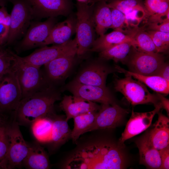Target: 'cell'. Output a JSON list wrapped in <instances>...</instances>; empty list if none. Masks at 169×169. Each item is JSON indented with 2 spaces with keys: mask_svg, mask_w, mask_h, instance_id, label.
I'll return each mask as SVG.
<instances>
[{
  "mask_svg": "<svg viewBox=\"0 0 169 169\" xmlns=\"http://www.w3.org/2000/svg\"><path fill=\"white\" fill-rule=\"evenodd\" d=\"M126 158L124 144L108 139L86 142L79 146L68 158L65 169H121L125 168Z\"/></svg>",
  "mask_w": 169,
  "mask_h": 169,
  "instance_id": "6da1fadb",
  "label": "cell"
},
{
  "mask_svg": "<svg viewBox=\"0 0 169 169\" xmlns=\"http://www.w3.org/2000/svg\"><path fill=\"white\" fill-rule=\"evenodd\" d=\"M60 99L59 93L49 86L22 99L14 119L19 125H31L39 118L52 115L54 104Z\"/></svg>",
  "mask_w": 169,
  "mask_h": 169,
  "instance_id": "7a4b0ae2",
  "label": "cell"
},
{
  "mask_svg": "<svg viewBox=\"0 0 169 169\" xmlns=\"http://www.w3.org/2000/svg\"><path fill=\"white\" fill-rule=\"evenodd\" d=\"M11 70L16 76L21 89L22 99L51 86L40 68L24 60L11 51Z\"/></svg>",
  "mask_w": 169,
  "mask_h": 169,
  "instance_id": "3957f363",
  "label": "cell"
},
{
  "mask_svg": "<svg viewBox=\"0 0 169 169\" xmlns=\"http://www.w3.org/2000/svg\"><path fill=\"white\" fill-rule=\"evenodd\" d=\"M94 8L87 3L79 2L77 5L76 38L77 54H84L89 50L95 40V25L93 17Z\"/></svg>",
  "mask_w": 169,
  "mask_h": 169,
  "instance_id": "277c9868",
  "label": "cell"
},
{
  "mask_svg": "<svg viewBox=\"0 0 169 169\" xmlns=\"http://www.w3.org/2000/svg\"><path fill=\"white\" fill-rule=\"evenodd\" d=\"M9 145L6 157L1 169H12L19 168L23 165L31 146L24 139L20 131L19 125L14 119L8 124Z\"/></svg>",
  "mask_w": 169,
  "mask_h": 169,
  "instance_id": "5b68a950",
  "label": "cell"
},
{
  "mask_svg": "<svg viewBox=\"0 0 169 169\" xmlns=\"http://www.w3.org/2000/svg\"><path fill=\"white\" fill-rule=\"evenodd\" d=\"M114 89L121 93L133 105L147 104L156 107L160 102L156 94H151L142 82L130 76L123 78H116L114 81Z\"/></svg>",
  "mask_w": 169,
  "mask_h": 169,
  "instance_id": "8992f818",
  "label": "cell"
},
{
  "mask_svg": "<svg viewBox=\"0 0 169 169\" xmlns=\"http://www.w3.org/2000/svg\"><path fill=\"white\" fill-rule=\"evenodd\" d=\"M22 99L17 78L10 69L0 78V116L3 119L8 115L13 114L14 116Z\"/></svg>",
  "mask_w": 169,
  "mask_h": 169,
  "instance_id": "52a82bcc",
  "label": "cell"
},
{
  "mask_svg": "<svg viewBox=\"0 0 169 169\" xmlns=\"http://www.w3.org/2000/svg\"><path fill=\"white\" fill-rule=\"evenodd\" d=\"M13 8L10 15V24L6 45L11 44L24 35L33 18L28 0H10Z\"/></svg>",
  "mask_w": 169,
  "mask_h": 169,
  "instance_id": "ba28073f",
  "label": "cell"
},
{
  "mask_svg": "<svg viewBox=\"0 0 169 169\" xmlns=\"http://www.w3.org/2000/svg\"><path fill=\"white\" fill-rule=\"evenodd\" d=\"M164 62V58L161 53L145 52L133 46L125 64L130 71L153 75H156Z\"/></svg>",
  "mask_w": 169,
  "mask_h": 169,
  "instance_id": "9c48e42d",
  "label": "cell"
},
{
  "mask_svg": "<svg viewBox=\"0 0 169 169\" xmlns=\"http://www.w3.org/2000/svg\"><path fill=\"white\" fill-rule=\"evenodd\" d=\"M73 96L84 100L102 104L113 105L116 103L110 90L105 87L85 84L74 80L65 87Z\"/></svg>",
  "mask_w": 169,
  "mask_h": 169,
  "instance_id": "30bf717a",
  "label": "cell"
},
{
  "mask_svg": "<svg viewBox=\"0 0 169 169\" xmlns=\"http://www.w3.org/2000/svg\"><path fill=\"white\" fill-rule=\"evenodd\" d=\"M128 113L127 110L116 103L102 104L94 122L84 133L99 129L115 128L120 125Z\"/></svg>",
  "mask_w": 169,
  "mask_h": 169,
  "instance_id": "8fae6325",
  "label": "cell"
},
{
  "mask_svg": "<svg viewBox=\"0 0 169 169\" xmlns=\"http://www.w3.org/2000/svg\"><path fill=\"white\" fill-rule=\"evenodd\" d=\"M55 17H50L42 22L31 23L17 49L20 51L41 47L56 24Z\"/></svg>",
  "mask_w": 169,
  "mask_h": 169,
  "instance_id": "7c38bea8",
  "label": "cell"
},
{
  "mask_svg": "<svg viewBox=\"0 0 169 169\" xmlns=\"http://www.w3.org/2000/svg\"><path fill=\"white\" fill-rule=\"evenodd\" d=\"M76 48H77V44L75 38L63 44L51 47H42L29 55L22 58L28 63L40 68L56 58Z\"/></svg>",
  "mask_w": 169,
  "mask_h": 169,
  "instance_id": "4fadbf2b",
  "label": "cell"
},
{
  "mask_svg": "<svg viewBox=\"0 0 169 169\" xmlns=\"http://www.w3.org/2000/svg\"><path fill=\"white\" fill-rule=\"evenodd\" d=\"M33 18L55 17L69 14L71 6L68 0H28Z\"/></svg>",
  "mask_w": 169,
  "mask_h": 169,
  "instance_id": "5bb4252c",
  "label": "cell"
},
{
  "mask_svg": "<svg viewBox=\"0 0 169 169\" xmlns=\"http://www.w3.org/2000/svg\"><path fill=\"white\" fill-rule=\"evenodd\" d=\"M151 111L137 112L132 111L131 116L119 140V142L124 144L126 140L146 130L151 125L155 114L160 111L162 106L160 103Z\"/></svg>",
  "mask_w": 169,
  "mask_h": 169,
  "instance_id": "9a60e30c",
  "label": "cell"
},
{
  "mask_svg": "<svg viewBox=\"0 0 169 169\" xmlns=\"http://www.w3.org/2000/svg\"><path fill=\"white\" fill-rule=\"evenodd\" d=\"M77 50L74 49L44 65V75L49 84L59 81L66 75L73 64Z\"/></svg>",
  "mask_w": 169,
  "mask_h": 169,
  "instance_id": "2e32d148",
  "label": "cell"
},
{
  "mask_svg": "<svg viewBox=\"0 0 169 169\" xmlns=\"http://www.w3.org/2000/svg\"><path fill=\"white\" fill-rule=\"evenodd\" d=\"M113 72L101 63L93 62L83 69L74 80L84 84L105 87L108 75Z\"/></svg>",
  "mask_w": 169,
  "mask_h": 169,
  "instance_id": "e0dca14e",
  "label": "cell"
},
{
  "mask_svg": "<svg viewBox=\"0 0 169 169\" xmlns=\"http://www.w3.org/2000/svg\"><path fill=\"white\" fill-rule=\"evenodd\" d=\"M61 106L66 114L65 120L67 121L83 114L98 111L101 107L96 103L67 95L63 97Z\"/></svg>",
  "mask_w": 169,
  "mask_h": 169,
  "instance_id": "ac0fdd59",
  "label": "cell"
},
{
  "mask_svg": "<svg viewBox=\"0 0 169 169\" xmlns=\"http://www.w3.org/2000/svg\"><path fill=\"white\" fill-rule=\"evenodd\" d=\"M140 155V164L150 169H160L161 162L159 151L152 145L147 131L136 141Z\"/></svg>",
  "mask_w": 169,
  "mask_h": 169,
  "instance_id": "d6986e66",
  "label": "cell"
},
{
  "mask_svg": "<svg viewBox=\"0 0 169 169\" xmlns=\"http://www.w3.org/2000/svg\"><path fill=\"white\" fill-rule=\"evenodd\" d=\"M76 25V19L72 17L55 24L41 47L51 44H61L68 42L75 32Z\"/></svg>",
  "mask_w": 169,
  "mask_h": 169,
  "instance_id": "ffe728a7",
  "label": "cell"
},
{
  "mask_svg": "<svg viewBox=\"0 0 169 169\" xmlns=\"http://www.w3.org/2000/svg\"><path fill=\"white\" fill-rule=\"evenodd\" d=\"M157 114V120L148 132L150 141L159 151L169 145V119L160 111Z\"/></svg>",
  "mask_w": 169,
  "mask_h": 169,
  "instance_id": "44dd1931",
  "label": "cell"
},
{
  "mask_svg": "<svg viewBox=\"0 0 169 169\" xmlns=\"http://www.w3.org/2000/svg\"><path fill=\"white\" fill-rule=\"evenodd\" d=\"M115 71L123 73L125 75L130 76L146 85L156 92L168 94L169 93V82L156 75H145L127 70L116 65Z\"/></svg>",
  "mask_w": 169,
  "mask_h": 169,
  "instance_id": "7402d4cb",
  "label": "cell"
},
{
  "mask_svg": "<svg viewBox=\"0 0 169 169\" xmlns=\"http://www.w3.org/2000/svg\"><path fill=\"white\" fill-rule=\"evenodd\" d=\"M127 41H131L134 43L133 38L130 34L114 30L108 34L100 36L99 38L95 39L89 51L100 52Z\"/></svg>",
  "mask_w": 169,
  "mask_h": 169,
  "instance_id": "603a6c76",
  "label": "cell"
},
{
  "mask_svg": "<svg viewBox=\"0 0 169 169\" xmlns=\"http://www.w3.org/2000/svg\"><path fill=\"white\" fill-rule=\"evenodd\" d=\"M94 8L93 17L95 32L100 36L105 34L112 25L111 9L106 1H100Z\"/></svg>",
  "mask_w": 169,
  "mask_h": 169,
  "instance_id": "cb8c5ba5",
  "label": "cell"
},
{
  "mask_svg": "<svg viewBox=\"0 0 169 169\" xmlns=\"http://www.w3.org/2000/svg\"><path fill=\"white\" fill-rule=\"evenodd\" d=\"M23 165L26 168L29 169L49 168V160L44 148L38 145L31 146Z\"/></svg>",
  "mask_w": 169,
  "mask_h": 169,
  "instance_id": "d4e9b609",
  "label": "cell"
},
{
  "mask_svg": "<svg viewBox=\"0 0 169 169\" xmlns=\"http://www.w3.org/2000/svg\"><path fill=\"white\" fill-rule=\"evenodd\" d=\"M133 46V42H124L100 52V57L104 59L112 60L115 62L125 64Z\"/></svg>",
  "mask_w": 169,
  "mask_h": 169,
  "instance_id": "484cf974",
  "label": "cell"
},
{
  "mask_svg": "<svg viewBox=\"0 0 169 169\" xmlns=\"http://www.w3.org/2000/svg\"><path fill=\"white\" fill-rule=\"evenodd\" d=\"M128 33L133 38L134 47L145 52L158 53L151 37L144 29L138 27L131 29Z\"/></svg>",
  "mask_w": 169,
  "mask_h": 169,
  "instance_id": "4316f807",
  "label": "cell"
},
{
  "mask_svg": "<svg viewBox=\"0 0 169 169\" xmlns=\"http://www.w3.org/2000/svg\"><path fill=\"white\" fill-rule=\"evenodd\" d=\"M53 126L50 142L53 148L64 143L70 136L71 131L65 120L57 118L53 120Z\"/></svg>",
  "mask_w": 169,
  "mask_h": 169,
  "instance_id": "83f0119b",
  "label": "cell"
},
{
  "mask_svg": "<svg viewBox=\"0 0 169 169\" xmlns=\"http://www.w3.org/2000/svg\"><path fill=\"white\" fill-rule=\"evenodd\" d=\"M49 116L39 118L31 124L34 137L41 142H49L51 138L53 119Z\"/></svg>",
  "mask_w": 169,
  "mask_h": 169,
  "instance_id": "f1b7e54d",
  "label": "cell"
},
{
  "mask_svg": "<svg viewBox=\"0 0 169 169\" xmlns=\"http://www.w3.org/2000/svg\"><path fill=\"white\" fill-rule=\"evenodd\" d=\"M97 112L87 113L73 118L74 127L70 134L73 141H76L93 123Z\"/></svg>",
  "mask_w": 169,
  "mask_h": 169,
  "instance_id": "f546056e",
  "label": "cell"
},
{
  "mask_svg": "<svg viewBox=\"0 0 169 169\" xmlns=\"http://www.w3.org/2000/svg\"><path fill=\"white\" fill-rule=\"evenodd\" d=\"M110 8L116 9L125 15L136 10H146L142 0H111Z\"/></svg>",
  "mask_w": 169,
  "mask_h": 169,
  "instance_id": "4dcf8cb0",
  "label": "cell"
},
{
  "mask_svg": "<svg viewBox=\"0 0 169 169\" xmlns=\"http://www.w3.org/2000/svg\"><path fill=\"white\" fill-rule=\"evenodd\" d=\"M147 17L154 14L166 15L169 13V0H145Z\"/></svg>",
  "mask_w": 169,
  "mask_h": 169,
  "instance_id": "1f68e13d",
  "label": "cell"
},
{
  "mask_svg": "<svg viewBox=\"0 0 169 169\" xmlns=\"http://www.w3.org/2000/svg\"><path fill=\"white\" fill-rule=\"evenodd\" d=\"M151 37L158 53L167 52L169 48V33L146 31Z\"/></svg>",
  "mask_w": 169,
  "mask_h": 169,
  "instance_id": "d6a6232c",
  "label": "cell"
},
{
  "mask_svg": "<svg viewBox=\"0 0 169 169\" xmlns=\"http://www.w3.org/2000/svg\"><path fill=\"white\" fill-rule=\"evenodd\" d=\"M10 24V15L5 7L0 8V46L6 45L8 38Z\"/></svg>",
  "mask_w": 169,
  "mask_h": 169,
  "instance_id": "836d02e7",
  "label": "cell"
},
{
  "mask_svg": "<svg viewBox=\"0 0 169 169\" xmlns=\"http://www.w3.org/2000/svg\"><path fill=\"white\" fill-rule=\"evenodd\" d=\"M112 25L110 28L127 33L130 30L128 27L125 15L119 10L110 8Z\"/></svg>",
  "mask_w": 169,
  "mask_h": 169,
  "instance_id": "e575fe53",
  "label": "cell"
},
{
  "mask_svg": "<svg viewBox=\"0 0 169 169\" xmlns=\"http://www.w3.org/2000/svg\"><path fill=\"white\" fill-rule=\"evenodd\" d=\"M9 145L8 124L0 126V169L7 156Z\"/></svg>",
  "mask_w": 169,
  "mask_h": 169,
  "instance_id": "d590c367",
  "label": "cell"
},
{
  "mask_svg": "<svg viewBox=\"0 0 169 169\" xmlns=\"http://www.w3.org/2000/svg\"><path fill=\"white\" fill-rule=\"evenodd\" d=\"M12 60L11 51L8 49L6 53L0 56V78L10 70Z\"/></svg>",
  "mask_w": 169,
  "mask_h": 169,
  "instance_id": "8d00e7d4",
  "label": "cell"
},
{
  "mask_svg": "<svg viewBox=\"0 0 169 169\" xmlns=\"http://www.w3.org/2000/svg\"><path fill=\"white\" fill-rule=\"evenodd\" d=\"M146 31H155L169 33V19L159 22L147 23Z\"/></svg>",
  "mask_w": 169,
  "mask_h": 169,
  "instance_id": "74e56055",
  "label": "cell"
},
{
  "mask_svg": "<svg viewBox=\"0 0 169 169\" xmlns=\"http://www.w3.org/2000/svg\"><path fill=\"white\" fill-rule=\"evenodd\" d=\"M159 151L161 162L160 169H169V145Z\"/></svg>",
  "mask_w": 169,
  "mask_h": 169,
  "instance_id": "f35d334b",
  "label": "cell"
},
{
  "mask_svg": "<svg viewBox=\"0 0 169 169\" xmlns=\"http://www.w3.org/2000/svg\"><path fill=\"white\" fill-rule=\"evenodd\" d=\"M169 82V65L165 62L161 65L156 75Z\"/></svg>",
  "mask_w": 169,
  "mask_h": 169,
  "instance_id": "ab89813d",
  "label": "cell"
},
{
  "mask_svg": "<svg viewBox=\"0 0 169 169\" xmlns=\"http://www.w3.org/2000/svg\"><path fill=\"white\" fill-rule=\"evenodd\" d=\"M156 94L159 99V102L162 106V108L164 109L166 111L167 115L169 114V100L165 98L161 93L156 92Z\"/></svg>",
  "mask_w": 169,
  "mask_h": 169,
  "instance_id": "60d3db41",
  "label": "cell"
},
{
  "mask_svg": "<svg viewBox=\"0 0 169 169\" xmlns=\"http://www.w3.org/2000/svg\"><path fill=\"white\" fill-rule=\"evenodd\" d=\"M8 49H5L4 47L0 46V56L6 53Z\"/></svg>",
  "mask_w": 169,
  "mask_h": 169,
  "instance_id": "b9f144b4",
  "label": "cell"
},
{
  "mask_svg": "<svg viewBox=\"0 0 169 169\" xmlns=\"http://www.w3.org/2000/svg\"><path fill=\"white\" fill-rule=\"evenodd\" d=\"M10 0H0V6L5 7L6 5L8 2L10 1Z\"/></svg>",
  "mask_w": 169,
  "mask_h": 169,
  "instance_id": "7bdbcfd3",
  "label": "cell"
},
{
  "mask_svg": "<svg viewBox=\"0 0 169 169\" xmlns=\"http://www.w3.org/2000/svg\"><path fill=\"white\" fill-rule=\"evenodd\" d=\"M101 0H96V2H97L101 1Z\"/></svg>",
  "mask_w": 169,
  "mask_h": 169,
  "instance_id": "ee69618b",
  "label": "cell"
},
{
  "mask_svg": "<svg viewBox=\"0 0 169 169\" xmlns=\"http://www.w3.org/2000/svg\"><path fill=\"white\" fill-rule=\"evenodd\" d=\"M105 0V1H107L108 0Z\"/></svg>",
  "mask_w": 169,
  "mask_h": 169,
  "instance_id": "f6af8a7d",
  "label": "cell"
},
{
  "mask_svg": "<svg viewBox=\"0 0 169 169\" xmlns=\"http://www.w3.org/2000/svg\"><path fill=\"white\" fill-rule=\"evenodd\" d=\"M2 125H0V126H1Z\"/></svg>",
  "mask_w": 169,
  "mask_h": 169,
  "instance_id": "bcb514c9",
  "label": "cell"
},
{
  "mask_svg": "<svg viewBox=\"0 0 169 169\" xmlns=\"http://www.w3.org/2000/svg\"></svg>",
  "mask_w": 169,
  "mask_h": 169,
  "instance_id": "7dc6e473",
  "label": "cell"
}]
</instances>
